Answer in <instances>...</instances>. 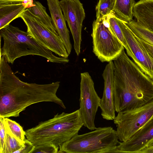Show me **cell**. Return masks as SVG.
<instances>
[{"mask_svg":"<svg viewBox=\"0 0 153 153\" xmlns=\"http://www.w3.org/2000/svg\"><path fill=\"white\" fill-rule=\"evenodd\" d=\"M118 24L126 41L127 54L147 75L153 80V56L137 39L127 23L117 18Z\"/></svg>","mask_w":153,"mask_h":153,"instance_id":"10","label":"cell"},{"mask_svg":"<svg viewBox=\"0 0 153 153\" xmlns=\"http://www.w3.org/2000/svg\"><path fill=\"white\" fill-rule=\"evenodd\" d=\"M139 153H153V147L145 148L142 149Z\"/></svg>","mask_w":153,"mask_h":153,"instance_id":"29","label":"cell"},{"mask_svg":"<svg viewBox=\"0 0 153 153\" xmlns=\"http://www.w3.org/2000/svg\"><path fill=\"white\" fill-rule=\"evenodd\" d=\"M152 147H153V139L148 143L145 148H148Z\"/></svg>","mask_w":153,"mask_h":153,"instance_id":"30","label":"cell"},{"mask_svg":"<svg viewBox=\"0 0 153 153\" xmlns=\"http://www.w3.org/2000/svg\"><path fill=\"white\" fill-rule=\"evenodd\" d=\"M0 30V37L4 41L0 56H4L9 64H13L16 59L28 55L39 56L53 63L65 64L69 62L68 58L56 56L27 32L18 27L9 24Z\"/></svg>","mask_w":153,"mask_h":153,"instance_id":"4","label":"cell"},{"mask_svg":"<svg viewBox=\"0 0 153 153\" xmlns=\"http://www.w3.org/2000/svg\"><path fill=\"white\" fill-rule=\"evenodd\" d=\"M91 36L93 52L102 62L114 61L124 49L110 27L107 18L94 21Z\"/></svg>","mask_w":153,"mask_h":153,"instance_id":"6","label":"cell"},{"mask_svg":"<svg viewBox=\"0 0 153 153\" xmlns=\"http://www.w3.org/2000/svg\"><path fill=\"white\" fill-rule=\"evenodd\" d=\"M34 146L32 143L25 139V142L22 147L14 153H30Z\"/></svg>","mask_w":153,"mask_h":153,"instance_id":"25","label":"cell"},{"mask_svg":"<svg viewBox=\"0 0 153 153\" xmlns=\"http://www.w3.org/2000/svg\"><path fill=\"white\" fill-rule=\"evenodd\" d=\"M59 146L53 144L35 145L30 153H57Z\"/></svg>","mask_w":153,"mask_h":153,"instance_id":"23","label":"cell"},{"mask_svg":"<svg viewBox=\"0 0 153 153\" xmlns=\"http://www.w3.org/2000/svg\"><path fill=\"white\" fill-rule=\"evenodd\" d=\"M153 139V117L128 140L119 142L113 153H139Z\"/></svg>","mask_w":153,"mask_h":153,"instance_id":"13","label":"cell"},{"mask_svg":"<svg viewBox=\"0 0 153 153\" xmlns=\"http://www.w3.org/2000/svg\"><path fill=\"white\" fill-rule=\"evenodd\" d=\"M127 24L136 36L153 46V31L134 20Z\"/></svg>","mask_w":153,"mask_h":153,"instance_id":"19","label":"cell"},{"mask_svg":"<svg viewBox=\"0 0 153 153\" xmlns=\"http://www.w3.org/2000/svg\"><path fill=\"white\" fill-rule=\"evenodd\" d=\"M20 18L27 27V32L32 37L59 56L68 58L69 55L57 33L45 25L27 8Z\"/></svg>","mask_w":153,"mask_h":153,"instance_id":"8","label":"cell"},{"mask_svg":"<svg viewBox=\"0 0 153 153\" xmlns=\"http://www.w3.org/2000/svg\"><path fill=\"white\" fill-rule=\"evenodd\" d=\"M23 145L6 132L5 145L2 153H14L19 149Z\"/></svg>","mask_w":153,"mask_h":153,"instance_id":"22","label":"cell"},{"mask_svg":"<svg viewBox=\"0 0 153 153\" xmlns=\"http://www.w3.org/2000/svg\"><path fill=\"white\" fill-rule=\"evenodd\" d=\"M2 118L6 132L14 137L21 144H23L25 139V132L22 127L19 124L8 118Z\"/></svg>","mask_w":153,"mask_h":153,"instance_id":"18","label":"cell"},{"mask_svg":"<svg viewBox=\"0 0 153 153\" xmlns=\"http://www.w3.org/2000/svg\"><path fill=\"white\" fill-rule=\"evenodd\" d=\"M109 26L126 49L127 45L122 32L118 25L117 17L112 13L107 17Z\"/></svg>","mask_w":153,"mask_h":153,"instance_id":"21","label":"cell"},{"mask_svg":"<svg viewBox=\"0 0 153 153\" xmlns=\"http://www.w3.org/2000/svg\"><path fill=\"white\" fill-rule=\"evenodd\" d=\"M83 125L79 109L71 113L63 112L27 130L25 136L35 145L53 144L59 146L78 134Z\"/></svg>","mask_w":153,"mask_h":153,"instance_id":"3","label":"cell"},{"mask_svg":"<svg viewBox=\"0 0 153 153\" xmlns=\"http://www.w3.org/2000/svg\"><path fill=\"white\" fill-rule=\"evenodd\" d=\"M79 109L84 126L90 130L97 128L94 120L101 99L94 88L93 80L88 72L80 74Z\"/></svg>","mask_w":153,"mask_h":153,"instance_id":"9","label":"cell"},{"mask_svg":"<svg viewBox=\"0 0 153 153\" xmlns=\"http://www.w3.org/2000/svg\"><path fill=\"white\" fill-rule=\"evenodd\" d=\"M151 3L153 4V0H149Z\"/></svg>","mask_w":153,"mask_h":153,"instance_id":"31","label":"cell"},{"mask_svg":"<svg viewBox=\"0 0 153 153\" xmlns=\"http://www.w3.org/2000/svg\"><path fill=\"white\" fill-rule=\"evenodd\" d=\"M108 62L102 74L104 88L99 107L102 118L107 120H113L116 117L114 100V67L113 61Z\"/></svg>","mask_w":153,"mask_h":153,"instance_id":"12","label":"cell"},{"mask_svg":"<svg viewBox=\"0 0 153 153\" xmlns=\"http://www.w3.org/2000/svg\"><path fill=\"white\" fill-rule=\"evenodd\" d=\"M25 0H0V4L22 3Z\"/></svg>","mask_w":153,"mask_h":153,"instance_id":"27","label":"cell"},{"mask_svg":"<svg viewBox=\"0 0 153 153\" xmlns=\"http://www.w3.org/2000/svg\"><path fill=\"white\" fill-rule=\"evenodd\" d=\"M134 0H115L113 11L117 18L128 23L132 20Z\"/></svg>","mask_w":153,"mask_h":153,"instance_id":"16","label":"cell"},{"mask_svg":"<svg viewBox=\"0 0 153 153\" xmlns=\"http://www.w3.org/2000/svg\"><path fill=\"white\" fill-rule=\"evenodd\" d=\"M118 113L114 122L119 140L125 142L153 117V99L140 107Z\"/></svg>","mask_w":153,"mask_h":153,"instance_id":"7","label":"cell"},{"mask_svg":"<svg viewBox=\"0 0 153 153\" xmlns=\"http://www.w3.org/2000/svg\"><path fill=\"white\" fill-rule=\"evenodd\" d=\"M118 140L116 131L112 127H98L87 133L76 134L60 145L58 153H113Z\"/></svg>","mask_w":153,"mask_h":153,"instance_id":"5","label":"cell"},{"mask_svg":"<svg viewBox=\"0 0 153 153\" xmlns=\"http://www.w3.org/2000/svg\"><path fill=\"white\" fill-rule=\"evenodd\" d=\"M137 39L145 47L148 52L153 56V46L140 39L136 36Z\"/></svg>","mask_w":153,"mask_h":153,"instance_id":"26","label":"cell"},{"mask_svg":"<svg viewBox=\"0 0 153 153\" xmlns=\"http://www.w3.org/2000/svg\"><path fill=\"white\" fill-rule=\"evenodd\" d=\"M60 83L24 82L16 75L4 57L0 56V117H18L28 106L42 102H53L65 109L63 102L56 95Z\"/></svg>","mask_w":153,"mask_h":153,"instance_id":"1","label":"cell"},{"mask_svg":"<svg viewBox=\"0 0 153 153\" xmlns=\"http://www.w3.org/2000/svg\"><path fill=\"white\" fill-rule=\"evenodd\" d=\"M33 5L27 8L34 16L54 32L57 33L53 25L51 19L47 13L46 8L39 1L34 0Z\"/></svg>","mask_w":153,"mask_h":153,"instance_id":"17","label":"cell"},{"mask_svg":"<svg viewBox=\"0 0 153 153\" xmlns=\"http://www.w3.org/2000/svg\"><path fill=\"white\" fill-rule=\"evenodd\" d=\"M115 0H99L96 6L97 19H103L113 13Z\"/></svg>","mask_w":153,"mask_h":153,"instance_id":"20","label":"cell"},{"mask_svg":"<svg viewBox=\"0 0 153 153\" xmlns=\"http://www.w3.org/2000/svg\"><path fill=\"white\" fill-rule=\"evenodd\" d=\"M33 0H25L22 2L25 6L27 9L28 8L33 5Z\"/></svg>","mask_w":153,"mask_h":153,"instance_id":"28","label":"cell"},{"mask_svg":"<svg viewBox=\"0 0 153 153\" xmlns=\"http://www.w3.org/2000/svg\"><path fill=\"white\" fill-rule=\"evenodd\" d=\"M53 25L58 35L63 41L69 55L72 50L69 31L66 24L59 0H46Z\"/></svg>","mask_w":153,"mask_h":153,"instance_id":"14","label":"cell"},{"mask_svg":"<svg viewBox=\"0 0 153 153\" xmlns=\"http://www.w3.org/2000/svg\"><path fill=\"white\" fill-rule=\"evenodd\" d=\"M6 136V132L3 122V118L0 117V153H2L4 149Z\"/></svg>","mask_w":153,"mask_h":153,"instance_id":"24","label":"cell"},{"mask_svg":"<svg viewBox=\"0 0 153 153\" xmlns=\"http://www.w3.org/2000/svg\"><path fill=\"white\" fill-rule=\"evenodd\" d=\"M27 9L22 3L0 4V30L18 18Z\"/></svg>","mask_w":153,"mask_h":153,"instance_id":"15","label":"cell"},{"mask_svg":"<svg viewBox=\"0 0 153 153\" xmlns=\"http://www.w3.org/2000/svg\"><path fill=\"white\" fill-rule=\"evenodd\" d=\"M113 62L116 111L137 108L153 99V80L129 58L124 49Z\"/></svg>","mask_w":153,"mask_h":153,"instance_id":"2","label":"cell"},{"mask_svg":"<svg viewBox=\"0 0 153 153\" xmlns=\"http://www.w3.org/2000/svg\"><path fill=\"white\" fill-rule=\"evenodd\" d=\"M60 4L68 23L74 41V48L77 56L80 52L82 23L85 13L79 0H61Z\"/></svg>","mask_w":153,"mask_h":153,"instance_id":"11","label":"cell"}]
</instances>
